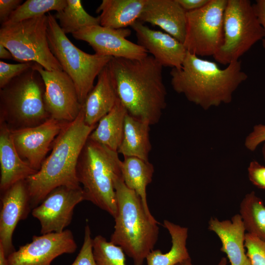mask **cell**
Masks as SVG:
<instances>
[{"label":"cell","instance_id":"cell-29","mask_svg":"<svg viewBox=\"0 0 265 265\" xmlns=\"http://www.w3.org/2000/svg\"><path fill=\"white\" fill-rule=\"evenodd\" d=\"M66 4L67 0H27L12 13L8 21L3 24L18 23L32 19L45 15L51 11L58 12Z\"/></svg>","mask_w":265,"mask_h":265},{"label":"cell","instance_id":"cell-28","mask_svg":"<svg viewBox=\"0 0 265 265\" xmlns=\"http://www.w3.org/2000/svg\"><path fill=\"white\" fill-rule=\"evenodd\" d=\"M240 215L247 233L265 240V205L254 191L242 200Z\"/></svg>","mask_w":265,"mask_h":265},{"label":"cell","instance_id":"cell-21","mask_svg":"<svg viewBox=\"0 0 265 265\" xmlns=\"http://www.w3.org/2000/svg\"><path fill=\"white\" fill-rule=\"evenodd\" d=\"M208 229L220 238L221 250L227 255L231 265H243L247 257L244 249L246 230L241 215L235 214L231 220L212 217Z\"/></svg>","mask_w":265,"mask_h":265},{"label":"cell","instance_id":"cell-33","mask_svg":"<svg viewBox=\"0 0 265 265\" xmlns=\"http://www.w3.org/2000/svg\"><path fill=\"white\" fill-rule=\"evenodd\" d=\"M88 224L84 228V239L81 248L71 265H97L93 254V238Z\"/></svg>","mask_w":265,"mask_h":265},{"label":"cell","instance_id":"cell-17","mask_svg":"<svg viewBox=\"0 0 265 265\" xmlns=\"http://www.w3.org/2000/svg\"><path fill=\"white\" fill-rule=\"evenodd\" d=\"M131 26L135 31L138 44L162 67L181 68L187 53L183 43L166 32L150 28L139 21Z\"/></svg>","mask_w":265,"mask_h":265},{"label":"cell","instance_id":"cell-35","mask_svg":"<svg viewBox=\"0 0 265 265\" xmlns=\"http://www.w3.org/2000/svg\"><path fill=\"white\" fill-rule=\"evenodd\" d=\"M265 141V125H256L252 132L246 137L245 145L249 150L253 151L261 143Z\"/></svg>","mask_w":265,"mask_h":265},{"label":"cell","instance_id":"cell-14","mask_svg":"<svg viewBox=\"0 0 265 265\" xmlns=\"http://www.w3.org/2000/svg\"><path fill=\"white\" fill-rule=\"evenodd\" d=\"M77 248L72 232L66 229L34 236L31 242L20 246L7 258L9 265H51L57 257L73 253Z\"/></svg>","mask_w":265,"mask_h":265},{"label":"cell","instance_id":"cell-24","mask_svg":"<svg viewBox=\"0 0 265 265\" xmlns=\"http://www.w3.org/2000/svg\"><path fill=\"white\" fill-rule=\"evenodd\" d=\"M127 114L126 109L118 99L111 110L99 121L89 139L117 152L123 137Z\"/></svg>","mask_w":265,"mask_h":265},{"label":"cell","instance_id":"cell-15","mask_svg":"<svg viewBox=\"0 0 265 265\" xmlns=\"http://www.w3.org/2000/svg\"><path fill=\"white\" fill-rule=\"evenodd\" d=\"M67 123L50 118L34 127L11 130L20 156L38 171L55 139Z\"/></svg>","mask_w":265,"mask_h":265},{"label":"cell","instance_id":"cell-40","mask_svg":"<svg viewBox=\"0 0 265 265\" xmlns=\"http://www.w3.org/2000/svg\"><path fill=\"white\" fill-rule=\"evenodd\" d=\"M176 265H193L191 262V258H189L187 260H186L185 261H183L179 263ZM217 265H227V259L225 257L222 258Z\"/></svg>","mask_w":265,"mask_h":265},{"label":"cell","instance_id":"cell-22","mask_svg":"<svg viewBox=\"0 0 265 265\" xmlns=\"http://www.w3.org/2000/svg\"><path fill=\"white\" fill-rule=\"evenodd\" d=\"M146 0H103L96 9L100 25L114 29L131 26L138 20Z\"/></svg>","mask_w":265,"mask_h":265},{"label":"cell","instance_id":"cell-43","mask_svg":"<svg viewBox=\"0 0 265 265\" xmlns=\"http://www.w3.org/2000/svg\"><path fill=\"white\" fill-rule=\"evenodd\" d=\"M243 265H252L248 257L245 261Z\"/></svg>","mask_w":265,"mask_h":265},{"label":"cell","instance_id":"cell-37","mask_svg":"<svg viewBox=\"0 0 265 265\" xmlns=\"http://www.w3.org/2000/svg\"><path fill=\"white\" fill-rule=\"evenodd\" d=\"M255 14L264 31L262 45L265 49V0H257L253 4Z\"/></svg>","mask_w":265,"mask_h":265},{"label":"cell","instance_id":"cell-12","mask_svg":"<svg viewBox=\"0 0 265 265\" xmlns=\"http://www.w3.org/2000/svg\"><path fill=\"white\" fill-rule=\"evenodd\" d=\"M81 186H58L52 190L32 209V215L40 224L41 234L64 231L72 220L75 207L84 201Z\"/></svg>","mask_w":265,"mask_h":265},{"label":"cell","instance_id":"cell-34","mask_svg":"<svg viewBox=\"0 0 265 265\" xmlns=\"http://www.w3.org/2000/svg\"><path fill=\"white\" fill-rule=\"evenodd\" d=\"M248 172L251 183L258 188L265 189V166L253 160L249 164Z\"/></svg>","mask_w":265,"mask_h":265},{"label":"cell","instance_id":"cell-1","mask_svg":"<svg viewBox=\"0 0 265 265\" xmlns=\"http://www.w3.org/2000/svg\"><path fill=\"white\" fill-rule=\"evenodd\" d=\"M107 66L127 113L150 125L158 123L166 106L162 65L148 55L141 59L112 57Z\"/></svg>","mask_w":265,"mask_h":265},{"label":"cell","instance_id":"cell-39","mask_svg":"<svg viewBox=\"0 0 265 265\" xmlns=\"http://www.w3.org/2000/svg\"><path fill=\"white\" fill-rule=\"evenodd\" d=\"M0 58L3 59H13L11 52L1 43H0Z\"/></svg>","mask_w":265,"mask_h":265},{"label":"cell","instance_id":"cell-13","mask_svg":"<svg viewBox=\"0 0 265 265\" xmlns=\"http://www.w3.org/2000/svg\"><path fill=\"white\" fill-rule=\"evenodd\" d=\"M131 34L128 28L114 29L101 25L87 26L72 34L74 38L87 42L95 53L101 55L130 59H141L147 50L127 39Z\"/></svg>","mask_w":265,"mask_h":265},{"label":"cell","instance_id":"cell-36","mask_svg":"<svg viewBox=\"0 0 265 265\" xmlns=\"http://www.w3.org/2000/svg\"><path fill=\"white\" fill-rule=\"evenodd\" d=\"M23 3L22 0H0V22L1 25L5 23L10 15Z\"/></svg>","mask_w":265,"mask_h":265},{"label":"cell","instance_id":"cell-18","mask_svg":"<svg viewBox=\"0 0 265 265\" xmlns=\"http://www.w3.org/2000/svg\"><path fill=\"white\" fill-rule=\"evenodd\" d=\"M186 12L177 0H146L138 21L158 26L183 43L186 33Z\"/></svg>","mask_w":265,"mask_h":265},{"label":"cell","instance_id":"cell-42","mask_svg":"<svg viewBox=\"0 0 265 265\" xmlns=\"http://www.w3.org/2000/svg\"><path fill=\"white\" fill-rule=\"evenodd\" d=\"M262 154H263L264 159L265 161V143L264 144L262 148Z\"/></svg>","mask_w":265,"mask_h":265},{"label":"cell","instance_id":"cell-10","mask_svg":"<svg viewBox=\"0 0 265 265\" xmlns=\"http://www.w3.org/2000/svg\"><path fill=\"white\" fill-rule=\"evenodd\" d=\"M227 0H210L205 6L186 12L183 44L198 56H212L223 43V17Z\"/></svg>","mask_w":265,"mask_h":265},{"label":"cell","instance_id":"cell-41","mask_svg":"<svg viewBox=\"0 0 265 265\" xmlns=\"http://www.w3.org/2000/svg\"><path fill=\"white\" fill-rule=\"evenodd\" d=\"M0 265H9L2 246L0 245Z\"/></svg>","mask_w":265,"mask_h":265},{"label":"cell","instance_id":"cell-38","mask_svg":"<svg viewBox=\"0 0 265 265\" xmlns=\"http://www.w3.org/2000/svg\"><path fill=\"white\" fill-rule=\"evenodd\" d=\"M186 12L201 8L207 5L210 0H177Z\"/></svg>","mask_w":265,"mask_h":265},{"label":"cell","instance_id":"cell-19","mask_svg":"<svg viewBox=\"0 0 265 265\" xmlns=\"http://www.w3.org/2000/svg\"><path fill=\"white\" fill-rule=\"evenodd\" d=\"M97 78L96 84L82 105L84 121L90 126H96L100 119L111 110L119 99L115 80L107 65Z\"/></svg>","mask_w":265,"mask_h":265},{"label":"cell","instance_id":"cell-11","mask_svg":"<svg viewBox=\"0 0 265 265\" xmlns=\"http://www.w3.org/2000/svg\"><path fill=\"white\" fill-rule=\"evenodd\" d=\"M45 87L44 100L50 118L70 123L80 113V104L75 84L63 70L49 71L35 63Z\"/></svg>","mask_w":265,"mask_h":265},{"label":"cell","instance_id":"cell-7","mask_svg":"<svg viewBox=\"0 0 265 265\" xmlns=\"http://www.w3.org/2000/svg\"><path fill=\"white\" fill-rule=\"evenodd\" d=\"M47 16V37L50 48L63 71L73 81L82 105L94 87L96 78L112 57L89 54L81 51L62 31L54 15L49 12Z\"/></svg>","mask_w":265,"mask_h":265},{"label":"cell","instance_id":"cell-5","mask_svg":"<svg viewBox=\"0 0 265 265\" xmlns=\"http://www.w3.org/2000/svg\"><path fill=\"white\" fill-rule=\"evenodd\" d=\"M118 153L88 138L80 154L77 176L88 201L113 218L117 204L115 179L121 176Z\"/></svg>","mask_w":265,"mask_h":265},{"label":"cell","instance_id":"cell-8","mask_svg":"<svg viewBox=\"0 0 265 265\" xmlns=\"http://www.w3.org/2000/svg\"><path fill=\"white\" fill-rule=\"evenodd\" d=\"M47 15L9 24L0 28V43L20 63L33 62L49 71L63 70L52 53L47 37Z\"/></svg>","mask_w":265,"mask_h":265},{"label":"cell","instance_id":"cell-32","mask_svg":"<svg viewBox=\"0 0 265 265\" xmlns=\"http://www.w3.org/2000/svg\"><path fill=\"white\" fill-rule=\"evenodd\" d=\"M35 62H28L11 64L0 61V89L4 87L13 79L32 67Z\"/></svg>","mask_w":265,"mask_h":265},{"label":"cell","instance_id":"cell-20","mask_svg":"<svg viewBox=\"0 0 265 265\" xmlns=\"http://www.w3.org/2000/svg\"><path fill=\"white\" fill-rule=\"evenodd\" d=\"M0 167L1 193L37 172L20 156L13 143L11 130L2 123H0Z\"/></svg>","mask_w":265,"mask_h":265},{"label":"cell","instance_id":"cell-26","mask_svg":"<svg viewBox=\"0 0 265 265\" xmlns=\"http://www.w3.org/2000/svg\"><path fill=\"white\" fill-rule=\"evenodd\" d=\"M163 225L169 232L172 245L169 251L162 253L159 249L153 250L147 255V265H176L190 258L186 248L188 228L164 220Z\"/></svg>","mask_w":265,"mask_h":265},{"label":"cell","instance_id":"cell-9","mask_svg":"<svg viewBox=\"0 0 265 265\" xmlns=\"http://www.w3.org/2000/svg\"><path fill=\"white\" fill-rule=\"evenodd\" d=\"M223 43L213 56L219 63L237 61L257 42L264 31L249 0H227L223 17Z\"/></svg>","mask_w":265,"mask_h":265},{"label":"cell","instance_id":"cell-2","mask_svg":"<svg viewBox=\"0 0 265 265\" xmlns=\"http://www.w3.org/2000/svg\"><path fill=\"white\" fill-rule=\"evenodd\" d=\"M96 126H90L85 123L81 107L77 117L63 128L40 169L26 180L32 210L58 186H81L77 176V164L83 147Z\"/></svg>","mask_w":265,"mask_h":265},{"label":"cell","instance_id":"cell-31","mask_svg":"<svg viewBox=\"0 0 265 265\" xmlns=\"http://www.w3.org/2000/svg\"><path fill=\"white\" fill-rule=\"evenodd\" d=\"M246 256L252 265H265V240L249 233L245 234Z\"/></svg>","mask_w":265,"mask_h":265},{"label":"cell","instance_id":"cell-25","mask_svg":"<svg viewBox=\"0 0 265 265\" xmlns=\"http://www.w3.org/2000/svg\"><path fill=\"white\" fill-rule=\"evenodd\" d=\"M121 176L126 186L141 199L146 213L153 217L149 209L146 188L152 181L154 167L149 162L134 157H125L121 163Z\"/></svg>","mask_w":265,"mask_h":265},{"label":"cell","instance_id":"cell-3","mask_svg":"<svg viewBox=\"0 0 265 265\" xmlns=\"http://www.w3.org/2000/svg\"><path fill=\"white\" fill-rule=\"evenodd\" d=\"M170 74L173 89L205 109L230 103L233 92L248 78L240 60L221 69L187 51L181 68H172Z\"/></svg>","mask_w":265,"mask_h":265},{"label":"cell","instance_id":"cell-23","mask_svg":"<svg viewBox=\"0 0 265 265\" xmlns=\"http://www.w3.org/2000/svg\"><path fill=\"white\" fill-rule=\"evenodd\" d=\"M150 125L137 119L128 113L126 115L122 141L118 150V154L125 157H134L149 161L152 149L150 141Z\"/></svg>","mask_w":265,"mask_h":265},{"label":"cell","instance_id":"cell-27","mask_svg":"<svg viewBox=\"0 0 265 265\" xmlns=\"http://www.w3.org/2000/svg\"><path fill=\"white\" fill-rule=\"evenodd\" d=\"M54 16L66 34H73L87 26L100 25V23L99 16L94 17L88 13L80 0H67L66 6L56 12Z\"/></svg>","mask_w":265,"mask_h":265},{"label":"cell","instance_id":"cell-4","mask_svg":"<svg viewBox=\"0 0 265 265\" xmlns=\"http://www.w3.org/2000/svg\"><path fill=\"white\" fill-rule=\"evenodd\" d=\"M117 212L110 241L142 265L158 240L159 222L146 213L140 198L125 184L122 176L114 180Z\"/></svg>","mask_w":265,"mask_h":265},{"label":"cell","instance_id":"cell-6","mask_svg":"<svg viewBox=\"0 0 265 265\" xmlns=\"http://www.w3.org/2000/svg\"><path fill=\"white\" fill-rule=\"evenodd\" d=\"M34 65L0 89V123L10 130L34 127L50 118L45 84Z\"/></svg>","mask_w":265,"mask_h":265},{"label":"cell","instance_id":"cell-30","mask_svg":"<svg viewBox=\"0 0 265 265\" xmlns=\"http://www.w3.org/2000/svg\"><path fill=\"white\" fill-rule=\"evenodd\" d=\"M93 249L97 265H126L122 249L101 235L93 238Z\"/></svg>","mask_w":265,"mask_h":265},{"label":"cell","instance_id":"cell-16","mask_svg":"<svg viewBox=\"0 0 265 265\" xmlns=\"http://www.w3.org/2000/svg\"><path fill=\"white\" fill-rule=\"evenodd\" d=\"M0 203V245L8 257L16 250L12 242L15 229L32 209L26 180L15 183L1 192Z\"/></svg>","mask_w":265,"mask_h":265}]
</instances>
